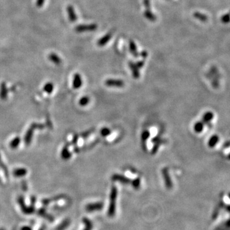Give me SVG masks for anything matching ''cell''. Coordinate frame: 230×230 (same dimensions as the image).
Listing matches in <instances>:
<instances>
[{"label":"cell","mask_w":230,"mask_h":230,"mask_svg":"<svg viewBox=\"0 0 230 230\" xmlns=\"http://www.w3.org/2000/svg\"><path fill=\"white\" fill-rule=\"evenodd\" d=\"M162 143H163V141H162V140H160V141H159V142L155 143V144L154 145V146L153 147V149L152 150V154H155L157 152V151L159 150V146H160V145H161Z\"/></svg>","instance_id":"17"},{"label":"cell","mask_w":230,"mask_h":230,"mask_svg":"<svg viewBox=\"0 0 230 230\" xmlns=\"http://www.w3.org/2000/svg\"><path fill=\"white\" fill-rule=\"evenodd\" d=\"M137 65L139 69V68H141L142 66L144 65V61H141V62H139L138 63L136 64Z\"/></svg>","instance_id":"21"},{"label":"cell","mask_w":230,"mask_h":230,"mask_svg":"<svg viewBox=\"0 0 230 230\" xmlns=\"http://www.w3.org/2000/svg\"><path fill=\"white\" fill-rule=\"evenodd\" d=\"M150 136V133L148 130H145L142 134H141V142H142V145H143V148L145 151L146 150V141L147 139L149 138Z\"/></svg>","instance_id":"6"},{"label":"cell","mask_w":230,"mask_h":230,"mask_svg":"<svg viewBox=\"0 0 230 230\" xmlns=\"http://www.w3.org/2000/svg\"><path fill=\"white\" fill-rule=\"evenodd\" d=\"M112 180L113 181H118L124 184H128L131 182L129 178L125 177V176L119 175V174H115L112 176Z\"/></svg>","instance_id":"5"},{"label":"cell","mask_w":230,"mask_h":230,"mask_svg":"<svg viewBox=\"0 0 230 230\" xmlns=\"http://www.w3.org/2000/svg\"><path fill=\"white\" fill-rule=\"evenodd\" d=\"M67 12L69 13V19L71 22H75L77 19V16H76L75 12H74V8L72 6H69L67 7Z\"/></svg>","instance_id":"9"},{"label":"cell","mask_w":230,"mask_h":230,"mask_svg":"<svg viewBox=\"0 0 230 230\" xmlns=\"http://www.w3.org/2000/svg\"><path fill=\"white\" fill-rule=\"evenodd\" d=\"M130 51H131V53H132V55H134L135 57H138V52H137L136 45H135L134 43V42H131L130 43Z\"/></svg>","instance_id":"13"},{"label":"cell","mask_w":230,"mask_h":230,"mask_svg":"<svg viewBox=\"0 0 230 230\" xmlns=\"http://www.w3.org/2000/svg\"><path fill=\"white\" fill-rule=\"evenodd\" d=\"M194 129L196 132L200 133L203 129V123L202 122H197L194 126Z\"/></svg>","instance_id":"12"},{"label":"cell","mask_w":230,"mask_h":230,"mask_svg":"<svg viewBox=\"0 0 230 230\" xmlns=\"http://www.w3.org/2000/svg\"><path fill=\"white\" fill-rule=\"evenodd\" d=\"M105 85L109 87L121 88L125 85V83L122 80L120 79H109L105 81Z\"/></svg>","instance_id":"2"},{"label":"cell","mask_w":230,"mask_h":230,"mask_svg":"<svg viewBox=\"0 0 230 230\" xmlns=\"http://www.w3.org/2000/svg\"><path fill=\"white\" fill-rule=\"evenodd\" d=\"M84 222L86 224V227L84 230H91L92 229V224L91 221L88 219H84Z\"/></svg>","instance_id":"18"},{"label":"cell","mask_w":230,"mask_h":230,"mask_svg":"<svg viewBox=\"0 0 230 230\" xmlns=\"http://www.w3.org/2000/svg\"><path fill=\"white\" fill-rule=\"evenodd\" d=\"M129 66H130V70H132L133 77H134L135 79H138L139 77L140 74H139V68L138 67L137 65L135 63L130 62L129 63Z\"/></svg>","instance_id":"7"},{"label":"cell","mask_w":230,"mask_h":230,"mask_svg":"<svg viewBox=\"0 0 230 230\" xmlns=\"http://www.w3.org/2000/svg\"><path fill=\"white\" fill-rule=\"evenodd\" d=\"M43 2H44V0H37V2H36L37 6L39 7L42 6L43 4Z\"/></svg>","instance_id":"22"},{"label":"cell","mask_w":230,"mask_h":230,"mask_svg":"<svg viewBox=\"0 0 230 230\" xmlns=\"http://www.w3.org/2000/svg\"><path fill=\"white\" fill-rule=\"evenodd\" d=\"M97 28L95 25H79L76 28V30L79 32H85L86 30H93Z\"/></svg>","instance_id":"8"},{"label":"cell","mask_w":230,"mask_h":230,"mask_svg":"<svg viewBox=\"0 0 230 230\" xmlns=\"http://www.w3.org/2000/svg\"><path fill=\"white\" fill-rule=\"evenodd\" d=\"M74 86L75 88H79L81 85H82V81H81V79L79 74H76L74 77Z\"/></svg>","instance_id":"10"},{"label":"cell","mask_w":230,"mask_h":230,"mask_svg":"<svg viewBox=\"0 0 230 230\" xmlns=\"http://www.w3.org/2000/svg\"><path fill=\"white\" fill-rule=\"evenodd\" d=\"M111 130L107 127H104L101 129L100 130V134L103 136V137H106V136H108L109 135L111 134Z\"/></svg>","instance_id":"14"},{"label":"cell","mask_w":230,"mask_h":230,"mask_svg":"<svg viewBox=\"0 0 230 230\" xmlns=\"http://www.w3.org/2000/svg\"><path fill=\"white\" fill-rule=\"evenodd\" d=\"M89 101H90V99H89L88 97H83V99H81L80 100V104L81 106H86L89 103Z\"/></svg>","instance_id":"20"},{"label":"cell","mask_w":230,"mask_h":230,"mask_svg":"<svg viewBox=\"0 0 230 230\" xmlns=\"http://www.w3.org/2000/svg\"><path fill=\"white\" fill-rule=\"evenodd\" d=\"M213 114L212 112H207L205 114H204L203 116V121L204 122H210L213 118Z\"/></svg>","instance_id":"11"},{"label":"cell","mask_w":230,"mask_h":230,"mask_svg":"<svg viewBox=\"0 0 230 230\" xmlns=\"http://www.w3.org/2000/svg\"><path fill=\"white\" fill-rule=\"evenodd\" d=\"M110 38H111V35H106L105 37H104L103 39H102L100 40V41L99 42L98 44H99V46H103V45H104V44H105L107 42H108V40H109Z\"/></svg>","instance_id":"19"},{"label":"cell","mask_w":230,"mask_h":230,"mask_svg":"<svg viewBox=\"0 0 230 230\" xmlns=\"http://www.w3.org/2000/svg\"><path fill=\"white\" fill-rule=\"evenodd\" d=\"M103 208V203L101 202H97V203H93L88 204L86 209L88 212H94V211H99L100 210Z\"/></svg>","instance_id":"4"},{"label":"cell","mask_w":230,"mask_h":230,"mask_svg":"<svg viewBox=\"0 0 230 230\" xmlns=\"http://www.w3.org/2000/svg\"><path fill=\"white\" fill-rule=\"evenodd\" d=\"M118 190L115 186L112 187L110 193V203L108 210V216L109 217H113L116 211V200L117 198Z\"/></svg>","instance_id":"1"},{"label":"cell","mask_w":230,"mask_h":230,"mask_svg":"<svg viewBox=\"0 0 230 230\" xmlns=\"http://www.w3.org/2000/svg\"><path fill=\"white\" fill-rule=\"evenodd\" d=\"M218 141V137L217 136H212L209 141V145L210 147H213L214 145H216Z\"/></svg>","instance_id":"15"},{"label":"cell","mask_w":230,"mask_h":230,"mask_svg":"<svg viewBox=\"0 0 230 230\" xmlns=\"http://www.w3.org/2000/svg\"><path fill=\"white\" fill-rule=\"evenodd\" d=\"M140 184H141V180L139 178H137V179L134 180L132 182V185L134 188H135L136 189H138L140 187Z\"/></svg>","instance_id":"16"},{"label":"cell","mask_w":230,"mask_h":230,"mask_svg":"<svg viewBox=\"0 0 230 230\" xmlns=\"http://www.w3.org/2000/svg\"><path fill=\"white\" fill-rule=\"evenodd\" d=\"M162 174L163 178H164V179L166 187L169 189H172L173 187V184H172V180H171V177L169 174L168 169L166 168H163L162 169Z\"/></svg>","instance_id":"3"},{"label":"cell","mask_w":230,"mask_h":230,"mask_svg":"<svg viewBox=\"0 0 230 230\" xmlns=\"http://www.w3.org/2000/svg\"><path fill=\"white\" fill-rule=\"evenodd\" d=\"M161 139H160V137H159V136H157V137H155L153 139H152V141L153 142H154V143H157V142H159V141H160Z\"/></svg>","instance_id":"23"}]
</instances>
